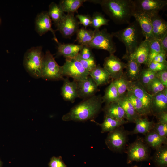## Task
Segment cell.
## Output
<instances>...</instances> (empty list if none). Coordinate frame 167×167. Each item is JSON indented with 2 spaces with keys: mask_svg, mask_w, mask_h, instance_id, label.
<instances>
[{
  "mask_svg": "<svg viewBox=\"0 0 167 167\" xmlns=\"http://www.w3.org/2000/svg\"><path fill=\"white\" fill-rule=\"evenodd\" d=\"M135 123V127L131 133L144 135L152 130L154 124L153 121H149L146 117H141L137 119Z\"/></svg>",
  "mask_w": 167,
  "mask_h": 167,
  "instance_id": "cell-27",
  "label": "cell"
},
{
  "mask_svg": "<svg viewBox=\"0 0 167 167\" xmlns=\"http://www.w3.org/2000/svg\"><path fill=\"white\" fill-rule=\"evenodd\" d=\"M92 17L91 27L94 30L99 29L103 25H107L109 20L106 19L104 16L99 12H95Z\"/></svg>",
  "mask_w": 167,
  "mask_h": 167,
  "instance_id": "cell-38",
  "label": "cell"
},
{
  "mask_svg": "<svg viewBox=\"0 0 167 167\" xmlns=\"http://www.w3.org/2000/svg\"><path fill=\"white\" fill-rule=\"evenodd\" d=\"M94 30V36L88 46L91 49L106 50L110 54H114L116 51V47L111 33H109L106 28Z\"/></svg>",
  "mask_w": 167,
  "mask_h": 167,
  "instance_id": "cell-6",
  "label": "cell"
},
{
  "mask_svg": "<svg viewBox=\"0 0 167 167\" xmlns=\"http://www.w3.org/2000/svg\"><path fill=\"white\" fill-rule=\"evenodd\" d=\"M91 48L87 46H83L78 54L83 59L87 60L94 57Z\"/></svg>",
  "mask_w": 167,
  "mask_h": 167,
  "instance_id": "cell-45",
  "label": "cell"
},
{
  "mask_svg": "<svg viewBox=\"0 0 167 167\" xmlns=\"http://www.w3.org/2000/svg\"><path fill=\"white\" fill-rule=\"evenodd\" d=\"M48 13L51 20L55 25L61 20L65 15L59 5L54 2H51L49 5Z\"/></svg>",
  "mask_w": 167,
  "mask_h": 167,
  "instance_id": "cell-33",
  "label": "cell"
},
{
  "mask_svg": "<svg viewBox=\"0 0 167 167\" xmlns=\"http://www.w3.org/2000/svg\"><path fill=\"white\" fill-rule=\"evenodd\" d=\"M141 29L145 39L154 38L151 21L152 16L144 13L135 12L133 16Z\"/></svg>",
  "mask_w": 167,
  "mask_h": 167,
  "instance_id": "cell-16",
  "label": "cell"
},
{
  "mask_svg": "<svg viewBox=\"0 0 167 167\" xmlns=\"http://www.w3.org/2000/svg\"><path fill=\"white\" fill-rule=\"evenodd\" d=\"M152 131L161 137L167 139V123L157 122L154 123Z\"/></svg>",
  "mask_w": 167,
  "mask_h": 167,
  "instance_id": "cell-41",
  "label": "cell"
},
{
  "mask_svg": "<svg viewBox=\"0 0 167 167\" xmlns=\"http://www.w3.org/2000/svg\"><path fill=\"white\" fill-rule=\"evenodd\" d=\"M150 48L148 41L144 39L130 56L133 58L139 64L147 65ZM129 56V57H130Z\"/></svg>",
  "mask_w": 167,
  "mask_h": 167,
  "instance_id": "cell-20",
  "label": "cell"
},
{
  "mask_svg": "<svg viewBox=\"0 0 167 167\" xmlns=\"http://www.w3.org/2000/svg\"><path fill=\"white\" fill-rule=\"evenodd\" d=\"M122 126L109 132L105 140L108 148L113 152H118L123 150L127 141L129 132Z\"/></svg>",
  "mask_w": 167,
  "mask_h": 167,
  "instance_id": "cell-9",
  "label": "cell"
},
{
  "mask_svg": "<svg viewBox=\"0 0 167 167\" xmlns=\"http://www.w3.org/2000/svg\"><path fill=\"white\" fill-rule=\"evenodd\" d=\"M63 81L61 95L65 101L73 103L78 97L77 82L71 81L68 79H64Z\"/></svg>",
  "mask_w": 167,
  "mask_h": 167,
  "instance_id": "cell-18",
  "label": "cell"
},
{
  "mask_svg": "<svg viewBox=\"0 0 167 167\" xmlns=\"http://www.w3.org/2000/svg\"><path fill=\"white\" fill-rule=\"evenodd\" d=\"M78 97L84 99L95 95L98 87L90 76L77 82Z\"/></svg>",
  "mask_w": 167,
  "mask_h": 167,
  "instance_id": "cell-15",
  "label": "cell"
},
{
  "mask_svg": "<svg viewBox=\"0 0 167 167\" xmlns=\"http://www.w3.org/2000/svg\"><path fill=\"white\" fill-rule=\"evenodd\" d=\"M125 60H127V62L126 63V71L124 72V74L130 81H138L142 70L141 65L131 56Z\"/></svg>",
  "mask_w": 167,
  "mask_h": 167,
  "instance_id": "cell-19",
  "label": "cell"
},
{
  "mask_svg": "<svg viewBox=\"0 0 167 167\" xmlns=\"http://www.w3.org/2000/svg\"><path fill=\"white\" fill-rule=\"evenodd\" d=\"M166 88H167L156 78L145 89L149 94L152 96L163 91Z\"/></svg>",
  "mask_w": 167,
  "mask_h": 167,
  "instance_id": "cell-39",
  "label": "cell"
},
{
  "mask_svg": "<svg viewBox=\"0 0 167 167\" xmlns=\"http://www.w3.org/2000/svg\"><path fill=\"white\" fill-rule=\"evenodd\" d=\"M154 161L159 167H166L167 166V147L165 144L156 150Z\"/></svg>",
  "mask_w": 167,
  "mask_h": 167,
  "instance_id": "cell-34",
  "label": "cell"
},
{
  "mask_svg": "<svg viewBox=\"0 0 167 167\" xmlns=\"http://www.w3.org/2000/svg\"><path fill=\"white\" fill-rule=\"evenodd\" d=\"M75 17L79 19V24H82L85 28L91 26L92 17L89 15L78 14Z\"/></svg>",
  "mask_w": 167,
  "mask_h": 167,
  "instance_id": "cell-42",
  "label": "cell"
},
{
  "mask_svg": "<svg viewBox=\"0 0 167 167\" xmlns=\"http://www.w3.org/2000/svg\"><path fill=\"white\" fill-rule=\"evenodd\" d=\"M87 1L86 0H62L60 1L58 4L64 12L74 14Z\"/></svg>",
  "mask_w": 167,
  "mask_h": 167,
  "instance_id": "cell-30",
  "label": "cell"
},
{
  "mask_svg": "<svg viewBox=\"0 0 167 167\" xmlns=\"http://www.w3.org/2000/svg\"><path fill=\"white\" fill-rule=\"evenodd\" d=\"M125 45L126 52L123 57L125 59L130 56L143 40L144 36L138 22L130 23L126 28L111 33Z\"/></svg>",
  "mask_w": 167,
  "mask_h": 167,
  "instance_id": "cell-3",
  "label": "cell"
},
{
  "mask_svg": "<svg viewBox=\"0 0 167 167\" xmlns=\"http://www.w3.org/2000/svg\"><path fill=\"white\" fill-rule=\"evenodd\" d=\"M158 40L163 50L167 53V33H166L161 39Z\"/></svg>",
  "mask_w": 167,
  "mask_h": 167,
  "instance_id": "cell-49",
  "label": "cell"
},
{
  "mask_svg": "<svg viewBox=\"0 0 167 167\" xmlns=\"http://www.w3.org/2000/svg\"><path fill=\"white\" fill-rule=\"evenodd\" d=\"M35 29L40 36H42L48 31H50L53 35V39L58 43V41L55 34V30L52 27L51 20L47 11H43L38 14L35 20Z\"/></svg>",
  "mask_w": 167,
  "mask_h": 167,
  "instance_id": "cell-13",
  "label": "cell"
},
{
  "mask_svg": "<svg viewBox=\"0 0 167 167\" xmlns=\"http://www.w3.org/2000/svg\"><path fill=\"white\" fill-rule=\"evenodd\" d=\"M157 122L167 123V112L160 113L156 116Z\"/></svg>",
  "mask_w": 167,
  "mask_h": 167,
  "instance_id": "cell-48",
  "label": "cell"
},
{
  "mask_svg": "<svg viewBox=\"0 0 167 167\" xmlns=\"http://www.w3.org/2000/svg\"><path fill=\"white\" fill-rule=\"evenodd\" d=\"M127 91L131 92L140 99L152 114L151 102L152 96L149 94L138 81H129Z\"/></svg>",
  "mask_w": 167,
  "mask_h": 167,
  "instance_id": "cell-14",
  "label": "cell"
},
{
  "mask_svg": "<svg viewBox=\"0 0 167 167\" xmlns=\"http://www.w3.org/2000/svg\"><path fill=\"white\" fill-rule=\"evenodd\" d=\"M92 121L100 126L101 129V132L102 133L111 132L126 123L125 122L108 116H104L103 122L101 124L97 123L95 120Z\"/></svg>",
  "mask_w": 167,
  "mask_h": 167,
  "instance_id": "cell-28",
  "label": "cell"
},
{
  "mask_svg": "<svg viewBox=\"0 0 167 167\" xmlns=\"http://www.w3.org/2000/svg\"><path fill=\"white\" fill-rule=\"evenodd\" d=\"M41 46L32 47L28 49L24 57L23 65L27 71L33 77H41L44 55Z\"/></svg>",
  "mask_w": 167,
  "mask_h": 167,
  "instance_id": "cell-4",
  "label": "cell"
},
{
  "mask_svg": "<svg viewBox=\"0 0 167 167\" xmlns=\"http://www.w3.org/2000/svg\"><path fill=\"white\" fill-rule=\"evenodd\" d=\"M75 58L79 61L84 68L89 72L94 68L97 65L94 57L85 60L81 58L78 54Z\"/></svg>",
  "mask_w": 167,
  "mask_h": 167,
  "instance_id": "cell-40",
  "label": "cell"
},
{
  "mask_svg": "<svg viewBox=\"0 0 167 167\" xmlns=\"http://www.w3.org/2000/svg\"><path fill=\"white\" fill-rule=\"evenodd\" d=\"M0 167H2V163L0 159Z\"/></svg>",
  "mask_w": 167,
  "mask_h": 167,
  "instance_id": "cell-50",
  "label": "cell"
},
{
  "mask_svg": "<svg viewBox=\"0 0 167 167\" xmlns=\"http://www.w3.org/2000/svg\"><path fill=\"white\" fill-rule=\"evenodd\" d=\"M87 1L99 4L103 11L117 24H129L135 12L133 0Z\"/></svg>",
  "mask_w": 167,
  "mask_h": 167,
  "instance_id": "cell-1",
  "label": "cell"
},
{
  "mask_svg": "<svg viewBox=\"0 0 167 167\" xmlns=\"http://www.w3.org/2000/svg\"><path fill=\"white\" fill-rule=\"evenodd\" d=\"M167 53L162 52L158 54L153 59L152 61L164 63H167L166 60Z\"/></svg>",
  "mask_w": 167,
  "mask_h": 167,
  "instance_id": "cell-47",
  "label": "cell"
},
{
  "mask_svg": "<svg viewBox=\"0 0 167 167\" xmlns=\"http://www.w3.org/2000/svg\"><path fill=\"white\" fill-rule=\"evenodd\" d=\"M75 41L82 46H88L92 40L94 35L95 31L87 30L84 27L79 28L76 32Z\"/></svg>",
  "mask_w": 167,
  "mask_h": 167,
  "instance_id": "cell-31",
  "label": "cell"
},
{
  "mask_svg": "<svg viewBox=\"0 0 167 167\" xmlns=\"http://www.w3.org/2000/svg\"><path fill=\"white\" fill-rule=\"evenodd\" d=\"M134 167H138V166H134Z\"/></svg>",
  "mask_w": 167,
  "mask_h": 167,
  "instance_id": "cell-52",
  "label": "cell"
},
{
  "mask_svg": "<svg viewBox=\"0 0 167 167\" xmlns=\"http://www.w3.org/2000/svg\"><path fill=\"white\" fill-rule=\"evenodd\" d=\"M58 47L57 55L62 56L66 58H74L79 54L83 46L71 43H57Z\"/></svg>",
  "mask_w": 167,
  "mask_h": 167,
  "instance_id": "cell-22",
  "label": "cell"
},
{
  "mask_svg": "<svg viewBox=\"0 0 167 167\" xmlns=\"http://www.w3.org/2000/svg\"><path fill=\"white\" fill-rule=\"evenodd\" d=\"M144 141L149 147L156 150L167 144V139L162 137L151 130L145 135Z\"/></svg>",
  "mask_w": 167,
  "mask_h": 167,
  "instance_id": "cell-26",
  "label": "cell"
},
{
  "mask_svg": "<svg viewBox=\"0 0 167 167\" xmlns=\"http://www.w3.org/2000/svg\"><path fill=\"white\" fill-rule=\"evenodd\" d=\"M149 147L144 140L138 138L127 148V163L135 161H142L148 160L150 156Z\"/></svg>",
  "mask_w": 167,
  "mask_h": 167,
  "instance_id": "cell-7",
  "label": "cell"
},
{
  "mask_svg": "<svg viewBox=\"0 0 167 167\" xmlns=\"http://www.w3.org/2000/svg\"><path fill=\"white\" fill-rule=\"evenodd\" d=\"M151 111L152 114L155 116L160 113L167 112V88L152 96Z\"/></svg>",
  "mask_w": 167,
  "mask_h": 167,
  "instance_id": "cell-17",
  "label": "cell"
},
{
  "mask_svg": "<svg viewBox=\"0 0 167 167\" xmlns=\"http://www.w3.org/2000/svg\"><path fill=\"white\" fill-rule=\"evenodd\" d=\"M102 97L100 95H95L84 99L63 115L62 120L65 121L75 122L94 120L101 109L103 103Z\"/></svg>",
  "mask_w": 167,
  "mask_h": 167,
  "instance_id": "cell-2",
  "label": "cell"
},
{
  "mask_svg": "<svg viewBox=\"0 0 167 167\" xmlns=\"http://www.w3.org/2000/svg\"><path fill=\"white\" fill-rule=\"evenodd\" d=\"M62 67L63 76L71 77L77 82L85 79L89 75V72L75 58H66Z\"/></svg>",
  "mask_w": 167,
  "mask_h": 167,
  "instance_id": "cell-8",
  "label": "cell"
},
{
  "mask_svg": "<svg viewBox=\"0 0 167 167\" xmlns=\"http://www.w3.org/2000/svg\"><path fill=\"white\" fill-rule=\"evenodd\" d=\"M62 66L58 64L52 54L47 50L44 55L41 78L48 80H63Z\"/></svg>",
  "mask_w": 167,
  "mask_h": 167,
  "instance_id": "cell-5",
  "label": "cell"
},
{
  "mask_svg": "<svg viewBox=\"0 0 167 167\" xmlns=\"http://www.w3.org/2000/svg\"><path fill=\"white\" fill-rule=\"evenodd\" d=\"M156 78L167 88V69L156 72Z\"/></svg>",
  "mask_w": 167,
  "mask_h": 167,
  "instance_id": "cell-46",
  "label": "cell"
},
{
  "mask_svg": "<svg viewBox=\"0 0 167 167\" xmlns=\"http://www.w3.org/2000/svg\"><path fill=\"white\" fill-rule=\"evenodd\" d=\"M135 12L144 13L152 16L167 5V0H133Z\"/></svg>",
  "mask_w": 167,
  "mask_h": 167,
  "instance_id": "cell-10",
  "label": "cell"
},
{
  "mask_svg": "<svg viewBox=\"0 0 167 167\" xmlns=\"http://www.w3.org/2000/svg\"><path fill=\"white\" fill-rule=\"evenodd\" d=\"M49 167H67L62 159V157L53 156L48 163Z\"/></svg>",
  "mask_w": 167,
  "mask_h": 167,
  "instance_id": "cell-44",
  "label": "cell"
},
{
  "mask_svg": "<svg viewBox=\"0 0 167 167\" xmlns=\"http://www.w3.org/2000/svg\"><path fill=\"white\" fill-rule=\"evenodd\" d=\"M112 81L115 85L120 97L125 95L127 91L129 81L124 74L120 77L113 79Z\"/></svg>",
  "mask_w": 167,
  "mask_h": 167,
  "instance_id": "cell-37",
  "label": "cell"
},
{
  "mask_svg": "<svg viewBox=\"0 0 167 167\" xmlns=\"http://www.w3.org/2000/svg\"><path fill=\"white\" fill-rule=\"evenodd\" d=\"M152 32L155 39L159 40L167 33V22L159 14L151 17Z\"/></svg>",
  "mask_w": 167,
  "mask_h": 167,
  "instance_id": "cell-21",
  "label": "cell"
},
{
  "mask_svg": "<svg viewBox=\"0 0 167 167\" xmlns=\"http://www.w3.org/2000/svg\"><path fill=\"white\" fill-rule=\"evenodd\" d=\"M126 95L136 111L141 116L146 117L151 114L142 101L131 92L127 91Z\"/></svg>",
  "mask_w": 167,
  "mask_h": 167,
  "instance_id": "cell-29",
  "label": "cell"
},
{
  "mask_svg": "<svg viewBox=\"0 0 167 167\" xmlns=\"http://www.w3.org/2000/svg\"><path fill=\"white\" fill-rule=\"evenodd\" d=\"M147 66L150 70L156 73L167 69V63L153 61L149 63Z\"/></svg>",
  "mask_w": 167,
  "mask_h": 167,
  "instance_id": "cell-43",
  "label": "cell"
},
{
  "mask_svg": "<svg viewBox=\"0 0 167 167\" xmlns=\"http://www.w3.org/2000/svg\"><path fill=\"white\" fill-rule=\"evenodd\" d=\"M79 22L74 13H67L56 24L57 30L66 38H70L79 29Z\"/></svg>",
  "mask_w": 167,
  "mask_h": 167,
  "instance_id": "cell-11",
  "label": "cell"
},
{
  "mask_svg": "<svg viewBox=\"0 0 167 167\" xmlns=\"http://www.w3.org/2000/svg\"><path fill=\"white\" fill-rule=\"evenodd\" d=\"M156 74L148 68L142 69L138 81L145 89L156 78Z\"/></svg>",
  "mask_w": 167,
  "mask_h": 167,
  "instance_id": "cell-35",
  "label": "cell"
},
{
  "mask_svg": "<svg viewBox=\"0 0 167 167\" xmlns=\"http://www.w3.org/2000/svg\"><path fill=\"white\" fill-rule=\"evenodd\" d=\"M89 76L92 79L98 87L109 83L111 78L108 72L99 65L89 72Z\"/></svg>",
  "mask_w": 167,
  "mask_h": 167,
  "instance_id": "cell-25",
  "label": "cell"
},
{
  "mask_svg": "<svg viewBox=\"0 0 167 167\" xmlns=\"http://www.w3.org/2000/svg\"><path fill=\"white\" fill-rule=\"evenodd\" d=\"M126 63L123 62L114 54L105 58L103 68L108 72L111 78L114 79L122 76L125 68Z\"/></svg>",
  "mask_w": 167,
  "mask_h": 167,
  "instance_id": "cell-12",
  "label": "cell"
},
{
  "mask_svg": "<svg viewBox=\"0 0 167 167\" xmlns=\"http://www.w3.org/2000/svg\"><path fill=\"white\" fill-rule=\"evenodd\" d=\"M1 22V19L0 18V24Z\"/></svg>",
  "mask_w": 167,
  "mask_h": 167,
  "instance_id": "cell-51",
  "label": "cell"
},
{
  "mask_svg": "<svg viewBox=\"0 0 167 167\" xmlns=\"http://www.w3.org/2000/svg\"><path fill=\"white\" fill-rule=\"evenodd\" d=\"M118 102L125 112L127 122L135 123L137 119L142 117L136 111L127 98L126 94L120 97Z\"/></svg>",
  "mask_w": 167,
  "mask_h": 167,
  "instance_id": "cell-24",
  "label": "cell"
},
{
  "mask_svg": "<svg viewBox=\"0 0 167 167\" xmlns=\"http://www.w3.org/2000/svg\"><path fill=\"white\" fill-rule=\"evenodd\" d=\"M105 116H108L127 123L125 112L118 102L105 104L103 109Z\"/></svg>",
  "mask_w": 167,
  "mask_h": 167,
  "instance_id": "cell-23",
  "label": "cell"
},
{
  "mask_svg": "<svg viewBox=\"0 0 167 167\" xmlns=\"http://www.w3.org/2000/svg\"><path fill=\"white\" fill-rule=\"evenodd\" d=\"M148 40L149 42L150 51L147 66L152 61L154 58L158 54L162 52H164L158 40L154 38Z\"/></svg>",
  "mask_w": 167,
  "mask_h": 167,
  "instance_id": "cell-36",
  "label": "cell"
},
{
  "mask_svg": "<svg viewBox=\"0 0 167 167\" xmlns=\"http://www.w3.org/2000/svg\"><path fill=\"white\" fill-rule=\"evenodd\" d=\"M120 97L117 88L112 81L105 89L104 94L102 97V102L105 104L118 102Z\"/></svg>",
  "mask_w": 167,
  "mask_h": 167,
  "instance_id": "cell-32",
  "label": "cell"
}]
</instances>
